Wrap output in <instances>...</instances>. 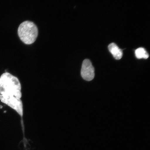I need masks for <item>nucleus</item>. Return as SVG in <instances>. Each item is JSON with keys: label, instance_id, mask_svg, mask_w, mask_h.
Wrapping results in <instances>:
<instances>
[{"label": "nucleus", "instance_id": "f257e3e1", "mask_svg": "<svg viewBox=\"0 0 150 150\" xmlns=\"http://www.w3.org/2000/svg\"><path fill=\"white\" fill-rule=\"evenodd\" d=\"M0 95L21 98V86L16 77L6 72L0 77Z\"/></svg>", "mask_w": 150, "mask_h": 150}, {"label": "nucleus", "instance_id": "f03ea898", "mask_svg": "<svg viewBox=\"0 0 150 150\" xmlns=\"http://www.w3.org/2000/svg\"><path fill=\"white\" fill-rule=\"evenodd\" d=\"M38 33L37 26L33 22L28 21L21 24L18 29V34L21 40L27 45L34 42Z\"/></svg>", "mask_w": 150, "mask_h": 150}, {"label": "nucleus", "instance_id": "7ed1b4c3", "mask_svg": "<svg viewBox=\"0 0 150 150\" xmlns=\"http://www.w3.org/2000/svg\"><path fill=\"white\" fill-rule=\"evenodd\" d=\"M0 100L2 102L16 110L21 117H23V103L21 99L11 96L0 95Z\"/></svg>", "mask_w": 150, "mask_h": 150}, {"label": "nucleus", "instance_id": "20e7f679", "mask_svg": "<svg viewBox=\"0 0 150 150\" xmlns=\"http://www.w3.org/2000/svg\"><path fill=\"white\" fill-rule=\"evenodd\" d=\"M81 74L82 78L87 81H90L94 78L95 69L89 59H86L83 61Z\"/></svg>", "mask_w": 150, "mask_h": 150}, {"label": "nucleus", "instance_id": "39448f33", "mask_svg": "<svg viewBox=\"0 0 150 150\" xmlns=\"http://www.w3.org/2000/svg\"><path fill=\"white\" fill-rule=\"evenodd\" d=\"M108 50L116 59H121L122 57V50L115 43H112L109 45Z\"/></svg>", "mask_w": 150, "mask_h": 150}, {"label": "nucleus", "instance_id": "423d86ee", "mask_svg": "<svg viewBox=\"0 0 150 150\" xmlns=\"http://www.w3.org/2000/svg\"><path fill=\"white\" fill-rule=\"evenodd\" d=\"M135 55L136 57L138 59H147L149 57V54L143 48L140 47L137 49L136 50Z\"/></svg>", "mask_w": 150, "mask_h": 150}, {"label": "nucleus", "instance_id": "0eeeda50", "mask_svg": "<svg viewBox=\"0 0 150 150\" xmlns=\"http://www.w3.org/2000/svg\"><path fill=\"white\" fill-rule=\"evenodd\" d=\"M0 108H3V106H2L1 105L0 106Z\"/></svg>", "mask_w": 150, "mask_h": 150}, {"label": "nucleus", "instance_id": "6e6552de", "mask_svg": "<svg viewBox=\"0 0 150 150\" xmlns=\"http://www.w3.org/2000/svg\"><path fill=\"white\" fill-rule=\"evenodd\" d=\"M6 112V111H5V112Z\"/></svg>", "mask_w": 150, "mask_h": 150}]
</instances>
